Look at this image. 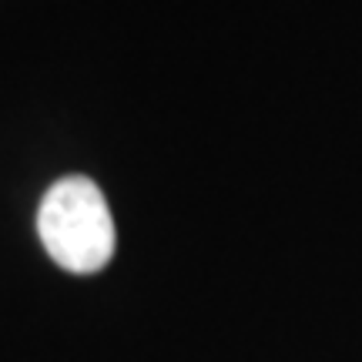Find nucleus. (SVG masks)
<instances>
[{
    "instance_id": "f257e3e1",
    "label": "nucleus",
    "mask_w": 362,
    "mask_h": 362,
    "mask_svg": "<svg viewBox=\"0 0 362 362\" xmlns=\"http://www.w3.org/2000/svg\"><path fill=\"white\" fill-rule=\"evenodd\" d=\"M37 235L64 272L90 275L115 255L117 235L101 188L84 175L54 181L37 208Z\"/></svg>"
}]
</instances>
